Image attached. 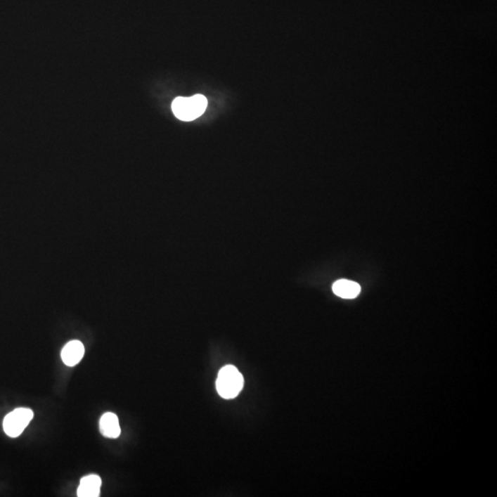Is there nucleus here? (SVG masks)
<instances>
[{"label":"nucleus","instance_id":"1","mask_svg":"<svg viewBox=\"0 0 497 497\" xmlns=\"http://www.w3.org/2000/svg\"><path fill=\"white\" fill-rule=\"evenodd\" d=\"M207 98L204 95L198 94L189 98H176L172 103V109L178 119L190 122L200 117L207 110Z\"/></svg>","mask_w":497,"mask_h":497},{"label":"nucleus","instance_id":"2","mask_svg":"<svg viewBox=\"0 0 497 497\" xmlns=\"http://www.w3.org/2000/svg\"><path fill=\"white\" fill-rule=\"evenodd\" d=\"M243 377L234 366H226L219 371L217 380V389L224 399H233L243 388Z\"/></svg>","mask_w":497,"mask_h":497},{"label":"nucleus","instance_id":"3","mask_svg":"<svg viewBox=\"0 0 497 497\" xmlns=\"http://www.w3.org/2000/svg\"><path fill=\"white\" fill-rule=\"evenodd\" d=\"M31 409L18 408L8 413L3 421V430L11 437L20 436L34 418Z\"/></svg>","mask_w":497,"mask_h":497},{"label":"nucleus","instance_id":"4","mask_svg":"<svg viewBox=\"0 0 497 497\" xmlns=\"http://www.w3.org/2000/svg\"><path fill=\"white\" fill-rule=\"evenodd\" d=\"M85 354L84 345L82 342L74 340L65 344L61 352L62 360L67 367L79 364Z\"/></svg>","mask_w":497,"mask_h":497},{"label":"nucleus","instance_id":"5","mask_svg":"<svg viewBox=\"0 0 497 497\" xmlns=\"http://www.w3.org/2000/svg\"><path fill=\"white\" fill-rule=\"evenodd\" d=\"M102 480L98 475H89L83 477L80 481L77 496L79 497H98L100 496Z\"/></svg>","mask_w":497,"mask_h":497},{"label":"nucleus","instance_id":"6","mask_svg":"<svg viewBox=\"0 0 497 497\" xmlns=\"http://www.w3.org/2000/svg\"><path fill=\"white\" fill-rule=\"evenodd\" d=\"M100 430L103 436L108 439H117L121 434L117 415L114 413H106L100 420Z\"/></svg>","mask_w":497,"mask_h":497},{"label":"nucleus","instance_id":"7","mask_svg":"<svg viewBox=\"0 0 497 497\" xmlns=\"http://www.w3.org/2000/svg\"><path fill=\"white\" fill-rule=\"evenodd\" d=\"M333 291L336 296L343 299H352L359 296L361 288L356 282L341 279L333 285Z\"/></svg>","mask_w":497,"mask_h":497}]
</instances>
